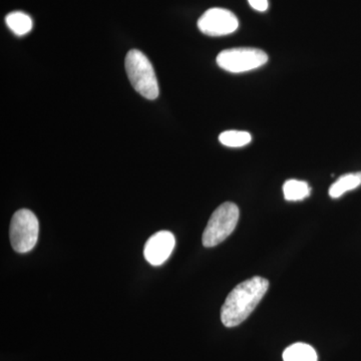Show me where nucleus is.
Segmentation results:
<instances>
[{"instance_id": "f257e3e1", "label": "nucleus", "mask_w": 361, "mask_h": 361, "mask_svg": "<svg viewBox=\"0 0 361 361\" xmlns=\"http://www.w3.org/2000/svg\"><path fill=\"white\" fill-rule=\"evenodd\" d=\"M268 288L269 281L260 276L252 277L237 285L221 308L223 324L231 329L245 322L262 300Z\"/></svg>"}, {"instance_id": "f03ea898", "label": "nucleus", "mask_w": 361, "mask_h": 361, "mask_svg": "<svg viewBox=\"0 0 361 361\" xmlns=\"http://www.w3.org/2000/svg\"><path fill=\"white\" fill-rule=\"evenodd\" d=\"M125 66L135 92L149 101L156 99L160 92L155 70L148 58L142 51L132 49L126 56Z\"/></svg>"}, {"instance_id": "7ed1b4c3", "label": "nucleus", "mask_w": 361, "mask_h": 361, "mask_svg": "<svg viewBox=\"0 0 361 361\" xmlns=\"http://www.w3.org/2000/svg\"><path fill=\"white\" fill-rule=\"evenodd\" d=\"M240 211L232 202H225L211 215L204 230L202 243L206 248L219 245L234 231L238 224Z\"/></svg>"}, {"instance_id": "20e7f679", "label": "nucleus", "mask_w": 361, "mask_h": 361, "mask_svg": "<svg viewBox=\"0 0 361 361\" xmlns=\"http://www.w3.org/2000/svg\"><path fill=\"white\" fill-rule=\"evenodd\" d=\"M39 224L37 216L27 209L14 213L9 227V239L14 251L27 253L37 245Z\"/></svg>"}, {"instance_id": "39448f33", "label": "nucleus", "mask_w": 361, "mask_h": 361, "mask_svg": "<svg viewBox=\"0 0 361 361\" xmlns=\"http://www.w3.org/2000/svg\"><path fill=\"white\" fill-rule=\"evenodd\" d=\"M268 61L265 51L254 47H234L221 51L217 63L223 70L233 73H246L264 66Z\"/></svg>"}, {"instance_id": "423d86ee", "label": "nucleus", "mask_w": 361, "mask_h": 361, "mask_svg": "<svg viewBox=\"0 0 361 361\" xmlns=\"http://www.w3.org/2000/svg\"><path fill=\"white\" fill-rule=\"evenodd\" d=\"M198 27L209 37H224L238 30L239 20L232 11L214 7L199 18Z\"/></svg>"}, {"instance_id": "0eeeda50", "label": "nucleus", "mask_w": 361, "mask_h": 361, "mask_svg": "<svg viewBox=\"0 0 361 361\" xmlns=\"http://www.w3.org/2000/svg\"><path fill=\"white\" fill-rule=\"evenodd\" d=\"M176 245L174 234L159 231L149 237L144 248L145 259L153 266H160L170 257Z\"/></svg>"}, {"instance_id": "6e6552de", "label": "nucleus", "mask_w": 361, "mask_h": 361, "mask_svg": "<svg viewBox=\"0 0 361 361\" xmlns=\"http://www.w3.org/2000/svg\"><path fill=\"white\" fill-rule=\"evenodd\" d=\"M361 185V172L349 173L341 176L334 184L329 188V196L337 199L348 191H353Z\"/></svg>"}, {"instance_id": "1a4fd4ad", "label": "nucleus", "mask_w": 361, "mask_h": 361, "mask_svg": "<svg viewBox=\"0 0 361 361\" xmlns=\"http://www.w3.org/2000/svg\"><path fill=\"white\" fill-rule=\"evenodd\" d=\"M317 358L314 348L302 342L292 344L283 353L284 361H317Z\"/></svg>"}, {"instance_id": "9d476101", "label": "nucleus", "mask_w": 361, "mask_h": 361, "mask_svg": "<svg viewBox=\"0 0 361 361\" xmlns=\"http://www.w3.org/2000/svg\"><path fill=\"white\" fill-rule=\"evenodd\" d=\"M6 23L9 30L18 37L27 35L32 28V20L30 16L21 11H14L7 14Z\"/></svg>"}, {"instance_id": "9b49d317", "label": "nucleus", "mask_w": 361, "mask_h": 361, "mask_svg": "<svg viewBox=\"0 0 361 361\" xmlns=\"http://www.w3.org/2000/svg\"><path fill=\"white\" fill-rule=\"evenodd\" d=\"M311 188L304 180H288L284 183L283 194L287 201H301L310 196Z\"/></svg>"}, {"instance_id": "f8f14e48", "label": "nucleus", "mask_w": 361, "mask_h": 361, "mask_svg": "<svg viewBox=\"0 0 361 361\" xmlns=\"http://www.w3.org/2000/svg\"><path fill=\"white\" fill-rule=\"evenodd\" d=\"M252 137L244 130H226L219 135L221 144L230 148H241L251 142Z\"/></svg>"}, {"instance_id": "ddd939ff", "label": "nucleus", "mask_w": 361, "mask_h": 361, "mask_svg": "<svg viewBox=\"0 0 361 361\" xmlns=\"http://www.w3.org/2000/svg\"><path fill=\"white\" fill-rule=\"evenodd\" d=\"M248 2L252 8L260 11V13H264V11H267L268 6H269L268 0H248Z\"/></svg>"}]
</instances>
